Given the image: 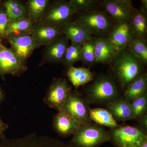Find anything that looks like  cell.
Returning a JSON list of instances; mask_svg holds the SVG:
<instances>
[{"label":"cell","mask_w":147,"mask_h":147,"mask_svg":"<svg viewBox=\"0 0 147 147\" xmlns=\"http://www.w3.org/2000/svg\"><path fill=\"white\" fill-rule=\"evenodd\" d=\"M111 64L115 79L123 89L143 73L144 64L127 47L118 53Z\"/></svg>","instance_id":"cell-1"},{"label":"cell","mask_w":147,"mask_h":147,"mask_svg":"<svg viewBox=\"0 0 147 147\" xmlns=\"http://www.w3.org/2000/svg\"><path fill=\"white\" fill-rule=\"evenodd\" d=\"M120 93L115 77L109 74H101L89 85L86 98L89 104H108L120 98Z\"/></svg>","instance_id":"cell-2"},{"label":"cell","mask_w":147,"mask_h":147,"mask_svg":"<svg viewBox=\"0 0 147 147\" xmlns=\"http://www.w3.org/2000/svg\"><path fill=\"white\" fill-rule=\"evenodd\" d=\"M73 134L71 142L76 147H96L110 140L109 131L92 123L82 125Z\"/></svg>","instance_id":"cell-3"},{"label":"cell","mask_w":147,"mask_h":147,"mask_svg":"<svg viewBox=\"0 0 147 147\" xmlns=\"http://www.w3.org/2000/svg\"><path fill=\"white\" fill-rule=\"evenodd\" d=\"M75 22L97 37L108 36L113 27L109 16L101 11H90L83 13Z\"/></svg>","instance_id":"cell-4"},{"label":"cell","mask_w":147,"mask_h":147,"mask_svg":"<svg viewBox=\"0 0 147 147\" xmlns=\"http://www.w3.org/2000/svg\"><path fill=\"white\" fill-rule=\"evenodd\" d=\"M111 129L110 140L119 147H137L147 140V134L139 127L119 125Z\"/></svg>","instance_id":"cell-5"},{"label":"cell","mask_w":147,"mask_h":147,"mask_svg":"<svg viewBox=\"0 0 147 147\" xmlns=\"http://www.w3.org/2000/svg\"><path fill=\"white\" fill-rule=\"evenodd\" d=\"M90 110L89 103L87 100L79 94L71 91L60 111L76 119L83 125L91 123Z\"/></svg>","instance_id":"cell-6"},{"label":"cell","mask_w":147,"mask_h":147,"mask_svg":"<svg viewBox=\"0 0 147 147\" xmlns=\"http://www.w3.org/2000/svg\"><path fill=\"white\" fill-rule=\"evenodd\" d=\"M11 49L24 62L39 45L30 32L12 34L6 37Z\"/></svg>","instance_id":"cell-7"},{"label":"cell","mask_w":147,"mask_h":147,"mask_svg":"<svg viewBox=\"0 0 147 147\" xmlns=\"http://www.w3.org/2000/svg\"><path fill=\"white\" fill-rule=\"evenodd\" d=\"M71 87L63 78L55 79L52 82L45 98L51 108L60 111L71 92Z\"/></svg>","instance_id":"cell-8"},{"label":"cell","mask_w":147,"mask_h":147,"mask_svg":"<svg viewBox=\"0 0 147 147\" xmlns=\"http://www.w3.org/2000/svg\"><path fill=\"white\" fill-rule=\"evenodd\" d=\"M0 147H70L57 139L34 134L19 139L5 140Z\"/></svg>","instance_id":"cell-9"},{"label":"cell","mask_w":147,"mask_h":147,"mask_svg":"<svg viewBox=\"0 0 147 147\" xmlns=\"http://www.w3.org/2000/svg\"><path fill=\"white\" fill-rule=\"evenodd\" d=\"M75 13L69 2H57L47 11L44 22L63 28L71 22V18Z\"/></svg>","instance_id":"cell-10"},{"label":"cell","mask_w":147,"mask_h":147,"mask_svg":"<svg viewBox=\"0 0 147 147\" xmlns=\"http://www.w3.org/2000/svg\"><path fill=\"white\" fill-rule=\"evenodd\" d=\"M101 5L117 23L129 21L135 10L129 0H105Z\"/></svg>","instance_id":"cell-11"},{"label":"cell","mask_w":147,"mask_h":147,"mask_svg":"<svg viewBox=\"0 0 147 147\" xmlns=\"http://www.w3.org/2000/svg\"><path fill=\"white\" fill-rule=\"evenodd\" d=\"M24 64L13 50L0 41V75L18 74L24 70Z\"/></svg>","instance_id":"cell-12"},{"label":"cell","mask_w":147,"mask_h":147,"mask_svg":"<svg viewBox=\"0 0 147 147\" xmlns=\"http://www.w3.org/2000/svg\"><path fill=\"white\" fill-rule=\"evenodd\" d=\"M30 33L39 46H47L61 36V28L46 22L34 24Z\"/></svg>","instance_id":"cell-13"},{"label":"cell","mask_w":147,"mask_h":147,"mask_svg":"<svg viewBox=\"0 0 147 147\" xmlns=\"http://www.w3.org/2000/svg\"><path fill=\"white\" fill-rule=\"evenodd\" d=\"M107 38L118 52L126 49L134 38L128 21L117 23L111 29Z\"/></svg>","instance_id":"cell-14"},{"label":"cell","mask_w":147,"mask_h":147,"mask_svg":"<svg viewBox=\"0 0 147 147\" xmlns=\"http://www.w3.org/2000/svg\"><path fill=\"white\" fill-rule=\"evenodd\" d=\"M94 44L95 63L111 64L119 53L108 38L96 37L94 38Z\"/></svg>","instance_id":"cell-15"},{"label":"cell","mask_w":147,"mask_h":147,"mask_svg":"<svg viewBox=\"0 0 147 147\" xmlns=\"http://www.w3.org/2000/svg\"><path fill=\"white\" fill-rule=\"evenodd\" d=\"M82 125L79 120L61 111H59L53 120V126L55 130L63 136L74 134Z\"/></svg>","instance_id":"cell-16"},{"label":"cell","mask_w":147,"mask_h":147,"mask_svg":"<svg viewBox=\"0 0 147 147\" xmlns=\"http://www.w3.org/2000/svg\"><path fill=\"white\" fill-rule=\"evenodd\" d=\"M106 108L116 121H126L133 119L131 103L123 98L108 103Z\"/></svg>","instance_id":"cell-17"},{"label":"cell","mask_w":147,"mask_h":147,"mask_svg":"<svg viewBox=\"0 0 147 147\" xmlns=\"http://www.w3.org/2000/svg\"><path fill=\"white\" fill-rule=\"evenodd\" d=\"M128 22L134 38H146L147 32V11L143 7L135 9Z\"/></svg>","instance_id":"cell-18"},{"label":"cell","mask_w":147,"mask_h":147,"mask_svg":"<svg viewBox=\"0 0 147 147\" xmlns=\"http://www.w3.org/2000/svg\"><path fill=\"white\" fill-rule=\"evenodd\" d=\"M69 39L65 36H61L47 46L45 57L52 63H60L63 61L66 51L68 47Z\"/></svg>","instance_id":"cell-19"},{"label":"cell","mask_w":147,"mask_h":147,"mask_svg":"<svg viewBox=\"0 0 147 147\" xmlns=\"http://www.w3.org/2000/svg\"><path fill=\"white\" fill-rule=\"evenodd\" d=\"M63 34L72 43L82 44L88 40L93 38L87 29L74 22H70L62 29Z\"/></svg>","instance_id":"cell-20"},{"label":"cell","mask_w":147,"mask_h":147,"mask_svg":"<svg viewBox=\"0 0 147 147\" xmlns=\"http://www.w3.org/2000/svg\"><path fill=\"white\" fill-rule=\"evenodd\" d=\"M147 75L143 73L126 88L123 98L131 102L147 92Z\"/></svg>","instance_id":"cell-21"},{"label":"cell","mask_w":147,"mask_h":147,"mask_svg":"<svg viewBox=\"0 0 147 147\" xmlns=\"http://www.w3.org/2000/svg\"><path fill=\"white\" fill-rule=\"evenodd\" d=\"M69 80L76 89L92 82L94 75L89 68L72 66L69 68L67 73Z\"/></svg>","instance_id":"cell-22"},{"label":"cell","mask_w":147,"mask_h":147,"mask_svg":"<svg viewBox=\"0 0 147 147\" xmlns=\"http://www.w3.org/2000/svg\"><path fill=\"white\" fill-rule=\"evenodd\" d=\"M89 116L91 121L100 125L108 127L111 129L119 126L117 121L114 119L111 113L107 109L96 108L90 110Z\"/></svg>","instance_id":"cell-23"},{"label":"cell","mask_w":147,"mask_h":147,"mask_svg":"<svg viewBox=\"0 0 147 147\" xmlns=\"http://www.w3.org/2000/svg\"><path fill=\"white\" fill-rule=\"evenodd\" d=\"M4 7L9 20L14 21L28 18L27 9L18 1L8 0L4 3Z\"/></svg>","instance_id":"cell-24"},{"label":"cell","mask_w":147,"mask_h":147,"mask_svg":"<svg viewBox=\"0 0 147 147\" xmlns=\"http://www.w3.org/2000/svg\"><path fill=\"white\" fill-rule=\"evenodd\" d=\"M50 3L49 0H29L28 2V15L33 21L41 19Z\"/></svg>","instance_id":"cell-25"},{"label":"cell","mask_w":147,"mask_h":147,"mask_svg":"<svg viewBox=\"0 0 147 147\" xmlns=\"http://www.w3.org/2000/svg\"><path fill=\"white\" fill-rule=\"evenodd\" d=\"M127 48L144 64L147 63V42L146 38H134Z\"/></svg>","instance_id":"cell-26"},{"label":"cell","mask_w":147,"mask_h":147,"mask_svg":"<svg viewBox=\"0 0 147 147\" xmlns=\"http://www.w3.org/2000/svg\"><path fill=\"white\" fill-rule=\"evenodd\" d=\"M34 22L29 18L9 20L6 31V38L9 35L12 34L26 32L30 33L33 26Z\"/></svg>","instance_id":"cell-27"},{"label":"cell","mask_w":147,"mask_h":147,"mask_svg":"<svg viewBox=\"0 0 147 147\" xmlns=\"http://www.w3.org/2000/svg\"><path fill=\"white\" fill-rule=\"evenodd\" d=\"M82 44L72 43L66 51L63 61L64 64L69 68L79 61L82 60Z\"/></svg>","instance_id":"cell-28"},{"label":"cell","mask_w":147,"mask_h":147,"mask_svg":"<svg viewBox=\"0 0 147 147\" xmlns=\"http://www.w3.org/2000/svg\"><path fill=\"white\" fill-rule=\"evenodd\" d=\"M130 103L133 113V119L137 120L147 113V92Z\"/></svg>","instance_id":"cell-29"},{"label":"cell","mask_w":147,"mask_h":147,"mask_svg":"<svg viewBox=\"0 0 147 147\" xmlns=\"http://www.w3.org/2000/svg\"><path fill=\"white\" fill-rule=\"evenodd\" d=\"M82 61L89 65L95 63V58L93 38L87 40L82 44Z\"/></svg>","instance_id":"cell-30"},{"label":"cell","mask_w":147,"mask_h":147,"mask_svg":"<svg viewBox=\"0 0 147 147\" xmlns=\"http://www.w3.org/2000/svg\"><path fill=\"white\" fill-rule=\"evenodd\" d=\"M96 0H71L69 3L75 13L79 11H89L98 2Z\"/></svg>","instance_id":"cell-31"},{"label":"cell","mask_w":147,"mask_h":147,"mask_svg":"<svg viewBox=\"0 0 147 147\" xmlns=\"http://www.w3.org/2000/svg\"><path fill=\"white\" fill-rule=\"evenodd\" d=\"M9 19L5 9H0V40L6 38V31Z\"/></svg>","instance_id":"cell-32"},{"label":"cell","mask_w":147,"mask_h":147,"mask_svg":"<svg viewBox=\"0 0 147 147\" xmlns=\"http://www.w3.org/2000/svg\"><path fill=\"white\" fill-rule=\"evenodd\" d=\"M139 128L145 133H147V114H144L138 119Z\"/></svg>","instance_id":"cell-33"},{"label":"cell","mask_w":147,"mask_h":147,"mask_svg":"<svg viewBox=\"0 0 147 147\" xmlns=\"http://www.w3.org/2000/svg\"><path fill=\"white\" fill-rule=\"evenodd\" d=\"M8 125L4 123L0 118V139L2 138L3 136L4 133Z\"/></svg>","instance_id":"cell-34"},{"label":"cell","mask_w":147,"mask_h":147,"mask_svg":"<svg viewBox=\"0 0 147 147\" xmlns=\"http://www.w3.org/2000/svg\"><path fill=\"white\" fill-rule=\"evenodd\" d=\"M142 5V7L147 11V0H142L141 1Z\"/></svg>","instance_id":"cell-35"},{"label":"cell","mask_w":147,"mask_h":147,"mask_svg":"<svg viewBox=\"0 0 147 147\" xmlns=\"http://www.w3.org/2000/svg\"><path fill=\"white\" fill-rule=\"evenodd\" d=\"M137 147H147V140L145 141L141 145Z\"/></svg>","instance_id":"cell-36"},{"label":"cell","mask_w":147,"mask_h":147,"mask_svg":"<svg viewBox=\"0 0 147 147\" xmlns=\"http://www.w3.org/2000/svg\"><path fill=\"white\" fill-rule=\"evenodd\" d=\"M3 94L1 90L0 89V102L3 100Z\"/></svg>","instance_id":"cell-37"},{"label":"cell","mask_w":147,"mask_h":147,"mask_svg":"<svg viewBox=\"0 0 147 147\" xmlns=\"http://www.w3.org/2000/svg\"><path fill=\"white\" fill-rule=\"evenodd\" d=\"M0 41H1V40H0Z\"/></svg>","instance_id":"cell-38"}]
</instances>
